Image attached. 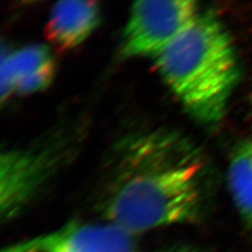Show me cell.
<instances>
[{
    "instance_id": "obj_2",
    "label": "cell",
    "mask_w": 252,
    "mask_h": 252,
    "mask_svg": "<svg viewBox=\"0 0 252 252\" xmlns=\"http://www.w3.org/2000/svg\"><path fill=\"white\" fill-rule=\"evenodd\" d=\"M154 60L195 120L206 125L223 120L241 72L231 35L215 13L201 11Z\"/></svg>"
},
{
    "instance_id": "obj_10",
    "label": "cell",
    "mask_w": 252,
    "mask_h": 252,
    "mask_svg": "<svg viewBox=\"0 0 252 252\" xmlns=\"http://www.w3.org/2000/svg\"><path fill=\"white\" fill-rule=\"evenodd\" d=\"M7 54H9V50H7L4 44L0 41V106H2L13 94L10 89L9 82L6 80V76L4 72V65Z\"/></svg>"
},
{
    "instance_id": "obj_9",
    "label": "cell",
    "mask_w": 252,
    "mask_h": 252,
    "mask_svg": "<svg viewBox=\"0 0 252 252\" xmlns=\"http://www.w3.org/2000/svg\"><path fill=\"white\" fill-rule=\"evenodd\" d=\"M0 252H63L46 238V235L16 244L11 247L0 250Z\"/></svg>"
},
{
    "instance_id": "obj_1",
    "label": "cell",
    "mask_w": 252,
    "mask_h": 252,
    "mask_svg": "<svg viewBox=\"0 0 252 252\" xmlns=\"http://www.w3.org/2000/svg\"><path fill=\"white\" fill-rule=\"evenodd\" d=\"M204 206L202 159L184 137L158 129L118 144L98 199L107 223L133 236L198 222Z\"/></svg>"
},
{
    "instance_id": "obj_6",
    "label": "cell",
    "mask_w": 252,
    "mask_h": 252,
    "mask_svg": "<svg viewBox=\"0 0 252 252\" xmlns=\"http://www.w3.org/2000/svg\"><path fill=\"white\" fill-rule=\"evenodd\" d=\"M45 235L63 252H137L132 235L109 223H73Z\"/></svg>"
},
{
    "instance_id": "obj_5",
    "label": "cell",
    "mask_w": 252,
    "mask_h": 252,
    "mask_svg": "<svg viewBox=\"0 0 252 252\" xmlns=\"http://www.w3.org/2000/svg\"><path fill=\"white\" fill-rule=\"evenodd\" d=\"M100 6L94 1H60L55 4L46 22L50 42L61 51L82 44L100 22Z\"/></svg>"
},
{
    "instance_id": "obj_11",
    "label": "cell",
    "mask_w": 252,
    "mask_h": 252,
    "mask_svg": "<svg viewBox=\"0 0 252 252\" xmlns=\"http://www.w3.org/2000/svg\"><path fill=\"white\" fill-rule=\"evenodd\" d=\"M160 252H202V251H199L193 248H189V247H173L166 250H162Z\"/></svg>"
},
{
    "instance_id": "obj_8",
    "label": "cell",
    "mask_w": 252,
    "mask_h": 252,
    "mask_svg": "<svg viewBox=\"0 0 252 252\" xmlns=\"http://www.w3.org/2000/svg\"><path fill=\"white\" fill-rule=\"evenodd\" d=\"M228 187L241 219L252 229V139L234 146L228 166Z\"/></svg>"
},
{
    "instance_id": "obj_4",
    "label": "cell",
    "mask_w": 252,
    "mask_h": 252,
    "mask_svg": "<svg viewBox=\"0 0 252 252\" xmlns=\"http://www.w3.org/2000/svg\"><path fill=\"white\" fill-rule=\"evenodd\" d=\"M59 162V149L52 146L0 149V220L16 215L40 193Z\"/></svg>"
},
{
    "instance_id": "obj_7",
    "label": "cell",
    "mask_w": 252,
    "mask_h": 252,
    "mask_svg": "<svg viewBox=\"0 0 252 252\" xmlns=\"http://www.w3.org/2000/svg\"><path fill=\"white\" fill-rule=\"evenodd\" d=\"M4 72L13 94H34L52 83L56 63L49 47L32 44L9 51Z\"/></svg>"
},
{
    "instance_id": "obj_3",
    "label": "cell",
    "mask_w": 252,
    "mask_h": 252,
    "mask_svg": "<svg viewBox=\"0 0 252 252\" xmlns=\"http://www.w3.org/2000/svg\"><path fill=\"white\" fill-rule=\"evenodd\" d=\"M201 12L190 0L133 3L121 41L123 58H157Z\"/></svg>"
}]
</instances>
